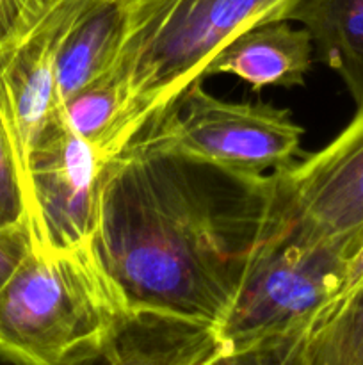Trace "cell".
Instances as JSON below:
<instances>
[{
  "instance_id": "cell-19",
  "label": "cell",
  "mask_w": 363,
  "mask_h": 365,
  "mask_svg": "<svg viewBox=\"0 0 363 365\" xmlns=\"http://www.w3.org/2000/svg\"><path fill=\"white\" fill-rule=\"evenodd\" d=\"M362 277H363V239H362V242H359L358 252H356V255L352 257L351 266H349V274H347V282H345V285H344V291H347V289L351 287V285H354Z\"/></svg>"
},
{
  "instance_id": "cell-12",
  "label": "cell",
  "mask_w": 363,
  "mask_h": 365,
  "mask_svg": "<svg viewBox=\"0 0 363 365\" xmlns=\"http://www.w3.org/2000/svg\"><path fill=\"white\" fill-rule=\"evenodd\" d=\"M312 36L315 52L363 107V0H299L288 14Z\"/></svg>"
},
{
  "instance_id": "cell-15",
  "label": "cell",
  "mask_w": 363,
  "mask_h": 365,
  "mask_svg": "<svg viewBox=\"0 0 363 365\" xmlns=\"http://www.w3.org/2000/svg\"><path fill=\"white\" fill-rule=\"evenodd\" d=\"M308 328L265 337L262 341L224 349L209 365H308L306 337Z\"/></svg>"
},
{
  "instance_id": "cell-2",
  "label": "cell",
  "mask_w": 363,
  "mask_h": 365,
  "mask_svg": "<svg viewBox=\"0 0 363 365\" xmlns=\"http://www.w3.org/2000/svg\"><path fill=\"white\" fill-rule=\"evenodd\" d=\"M123 38L112 75L123 110L105 160L155 127L210 63L256 25L288 20L299 0H112Z\"/></svg>"
},
{
  "instance_id": "cell-8",
  "label": "cell",
  "mask_w": 363,
  "mask_h": 365,
  "mask_svg": "<svg viewBox=\"0 0 363 365\" xmlns=\"http://www.w3.org/2000/svg\"><path fill=\"white\" fill-rule=\"evenodd\" d=\"M85 4L88 0H50L27 31L0 46V125L13 152L23 196L31 153L59 107L60 45Z\"/></svg>"
},
{
  "instance_id": "cell-11",
  "label": "cell",
  "mask_w": 363,
  "mask_h": 365,
  "mask_svg": "<svg viewBox=\"0 0 363 365\" xmlns=\"http://www.w3.org/2000/svg\"><path fill=\"white\" fill-rule=\"evenodd\" d=\"M123 38L121 13L112 0H88L57 57V102L112 75Z\"/></svg>"
},
{
  "instance_id": "cell-3",
  "label": "cell",
  "mask_w": 363,
  "mask_h": 365,
  "mask_svg": "<svg viewBox=\"0 0 363 365\" xmlns=\"http://www.w3.org/2000/svg\"><path fill=\"white\" fill-rule=\"evenodd\" d=\"M127 309L91 242L60 252L32 246L0 289V356L57 365Z\"/></svg>"
},
{
  "instance_id": "cell-10",
  "label": "cell",
  "mask_w": 363,
  "mask_h": 365,
  "mask_svg": "<svg viewBox=\"0 0 363 365\" xmlns=\"http://www.w3.org/2000/svg\"><path fill=\"white\" fill-rule=\"evenodd\" d=\"M312 36L288 20L256 25L224 46L206 75L230 73L253 89L292 88L305 82L313 63Z\"/></svg>"
},
{
  "instance_id": "cell-6",
  "label": "cell",
  "mask_w": 363,
  "mask_h": 365,
  "mask_svg": "<svg viewBox=\"0 0 363 365\" xmlns=\"http://www.w3.org/2000/svg\"><path fill=\"white\" fill-rule=\"evenodd\" d=\"M278 203L270 234L299 246L363 239V107L319 152L278 171Z\"/></svg>"
},
{
  "instance_id": "cell-14",
  "label": "cell",
  "mask_w": 363,
  "mask_h": 365,
  "mask_svg": "<svg viewBox=\"0 0 363 365\" xmlns=\"http://www.w3.org/2000/svg\"><path fill=\"white\" fill-rule=\"evenodd\" d=\"M70 127L89 143L105 163L110 139L123 110V91L114 75L88 86L60 103Z\"/></svg>"
},
{
  "instance_id": "cell-5",
  "label": "cell",
  "mask_w": 363,
  "mask_h": 365,
  "mask_svg": "<svg viewBox=\"0 0 363 365\" xmlns=\"http://www.w3.org/2000/svg\"><path fill=\"white\" fill-rule=\"evenodd\" d=\"M144 134L230 170L270 175L298 163L305 130L288 110L267 103L226 102L210 95L198 81Z\"/></svg>"
},
{
  "instance_id": "cell-13",
  "label": "cell",
  "mask_w": 363,
  "mask_h": 365,
  "mask_svg": "<svg viewBox=\"0 0 363 365\" xmlns=\"http://www.w3.org/2000/svg\"><path fill=\"white\" fill-rule=\"evenodd\" d=\"M308 365H363V277L317 316L306 337Z\"/></svg>"
},
{
  "instance_id": "cell-18",
  "label": "cell",
  "mask_w": 363,
  "mask_h": 365,
  "mask_svg": "<svg viewBox=\"0 0 363 365\" xmlns=\"http://www.w3.org/2000/svg\"><path fill=\"white\" fill-rule=\"evenodd\" d=\"M50 0H0V46L27 31Z\"/></svg>"
},
{
  "instance_id": "cell-4",
  "label": "cell",
  "mask_w": 363,
  "mask_h": 365,
  "mask_svg": "<svg viewBox=\"0 0 363 365\" xmlns=\"http://www.w3.org/2000/svg\"><path fill=\"white\" fill-rule=\"evenodd\" d=\"M351 260L349 242L299 246L269 234L217 328L223 348H241L312 327L344 291Z\"/></svg>"
},
{
  "instance_id": "cell-17",
  "label": "cell",
  "mask_w": 363,
  "mask_h": 365,
  "mask_svg": "<svg viewBox=\"0 0 363 365\" xmlns=\"http://www.w3.org/2000/svg\"><path fill=\"white\" fill-rule=\"evenodd\" d=\"M31 248L32 234L27 217L7 227H0V289Z\"/></svg>"
},
{
  "instance_id": "cell-16",
  "label": "cell",
  "mask_w": 363,
  "mask_h": 365,
  "mask_svg": "<svg viewBox=\"0 0 363 365\" xmlns=\"http://www.w3.org/2000/svg\"><path fill=\"white\" fill-rule=\"evenodd\" d=\"M25 217V202L18 178L13 152L0 125V227H7Z\"/></svg>"
},
{
  "instance_id": "cell-1",
  "label": "cell",
  "mask_w": 363,
  "mask_h": 365,
  "mask_svg": "<svg viewBox=\"0 0 363 365\" xmlns=\"http://www.w3.org/2000/svg\"><path fill=\"white\" fill-rule=\"evenodd\" d=\"M276 175L141 134L102 164L91 246L128 309L219 328L274 225Z\"/></svg>"
},
{
  "instance_id": "cell-9",
  "label": "cell",
  "mask_w": 363,
  "mask_h": 365,
  "mask_svg": "<svg viewBox=\"0 0 363 365\" xmlns=\"http://www.w3.org/2000/svg\"><path fill=\"white\" fill-rule=\"evenodd\" d=\"M221 351L223 342L212 324L127 309L57 365H209Z\"/></svg>"
},
{
  "instance_id": "cell-7",
  "label": "cell",
  "mask_w": 363,
  "mask_h": 365,
  "mask_svg": "<svg viewBox=\"0 0 363 365\" xmlns=\"http://www.w3.org/2000/svg\"><path fill=\"white\" fill-rule=\"evenodd\" d=\"M100 171L96 150L70 127L59 106L28 160L23 198L34 248L60 252L91 242Z\"/></svg>"
}]
</instances>
